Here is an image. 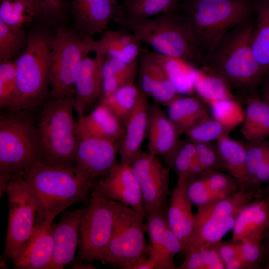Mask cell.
I'll return each instance as SVG.
<instances>
[{"instance_id": "obj_2", "label": "cell", "mask_w": 269, "mask_h": 269, "mask_svg": "<svg viewBox=\"0 0 269 269\" xmlns=\"http://www.w3.org/2000/svg\"><path fill=\"white\" fill-rule=\"evenodd\" d=\"M253 18L254 15L226 33L204 57L202 66L222 77L232 89L250 94L256 92L265 76L252 48Z\"/></svg>"}, {"instance_id": "obj_26", "label": "cell", "mask_w": 269, "mask_h": 269, "mask_svg": "<svg viewBox=\"0 0 269 269\" xmlns=\"http://www.w3.org/2000/svg\"><path fill=\"white\" fill-rule=\"evenodd\" d=\"M240 132L247 142L269 138V104L255 92L249 95Z\"/></svg>"}, {"instance_id": "obj_36", "label": "cell", "mask_w": 269, "mask_h": 269, "mask_svg": "<svg viewBox=\"0 0 269 269\" xmlns=\"http://www.w3.org/2000/svg\"><path fill=\"white\" fill-rule=\"evenodd\" d=\"M196 158V143L187 138L179 139L172 151L163 159L176 173L177 181L188 183L189 172Z\"/></svg>"}, {"instance_id": "obj_3", "label": "cell", "mask_w": 269, "mask_h": 269, "mask_svg": "<svg viewBox=\"0 0 269 269\" xmlns=\"http://www.w3.org/2000/svg\"><path fill=\"white\" fill-rule=\"evenodd\" d=\"M45 27L27 34L25 46L14 60L16 90L9 112L37 110L50 96L54 34Z\"/></svg>"}, {"instance_id": "obj_35", "label": "cell", "mask_w": 269, "mask_h": 269, "mask_svg": "<svg viewBox=\"0 0 269 269\" xmlns=\"http://www.w3.org/2000/svg\"><path fill=\"white\" fill-rule=\"evenodd\" d=\"M142 93L138 86L131 83L101 99L100 102L105 104L125 126Z\"/></svg>"}, {"instance_id": "obj_37", "label": "cell", "mask_w": 269, "mask_h": 269, "mask_svg": "<svg viewBox=\"0 0 269 269\" xmlns=\"http://www.w3.org/2000/svg\"><path fill=\"white\" fill-rule=\"evenodd\" d=\"M0 21L10 26L23 28L35 21L34 9L29 0H1Z\"/></svg>"}, {"instance_id": "obj_52", "label": "cell", "mask_w": 269, "mask_h": 269, "mask_svg": "<svg viewBox=\"0 0 269 269\" xmlns=\"http://www.w3.org/2000/svg\"><path fill=\"white\" fill-rule=\"evenodd\" d=\"M217 243L197 246L199 250L205 269H225V264L217 250Z\"/></svg>"}, {"instance_id": "obj_44", "label": "cell", "mask_w": 269, "mask_h": 269, "mask_svg": "<svg viewBox=\"0 0 269 269\" xmlns=\"http://www.w3.org/2000/svg\"><path fill=\"white\" fill-rule=\"evenodd\" d=\"M204 177L208 187L218 199L226 197L240 190L239 183L228 172H210L204 174Z\"/></svg>"}, {"instance_id": "obj_14", "label": "cell", "mask_w": 269, "mask_h": 269, "mask_svg": "<svg viewBox=\"0 0 269 269\" xmlns=\"http://www.w3.org/2000/svg\"><path fill=\"white\" fill-rule=\"evenodd\" d=\"M96 184L109 198L144 215L142 194L131 164L120 162Z\"/></svg>"}, {"instance_id": "obj_6", "label": "cell", "mask_w": 269, "mask_h": 269, "mask_svg": "<svg viewBox=\"0 0 269 269\" xmlns=\"http://www.w3.org/2000/svg\"><path fill=\"white\" fill-rule=\"evenodd\" d=\"M73 94L58 98L50 96L37 109L36 127L42 162L74 165L78 138L73 116Z\"/></svg>"}, {"instance_id": "obj_15", "label": "cell", "mask_w": 269, "mask_h": 269, "mask_svg": "<svg viewBox=\"0 0 269 269\" xmlns=\"http://www.w3.org/2000/svg\"><path fill=\"white\" fill-rule=\"evenodd\" d=\"M85 209L65 212L58 222H52V260L48 269H62L74 259L79 245L80 227Z\"/></svg>"}, {"instance_id": "obj_22", "label": "cell", "mask_w": 269, "mask_h": 269, "mask_svg": "<svg viewBox=\"0 0 269 269\" xmlns=\"http://www.w3.org/2000/svg\"><path fill=\"white\" fill-rule=\"evenodd\" d=\"M146 134L148 152L163 158L172 151L180 135L167 113L156 102L149 105Z\"/></svg>"}, {"instance_id": "obj_39", "label": "cell", "mask_w": 269, "mask_h": 269, "mask_svg": "<svg viewBox=\"0 0 269 269\" xmlns=\"http://www.w3.org/2000/svg\"><path fill=\"white\" fill-rule=\"evenodd\" d=\"M209 107L211 116L230 132L243 122L245 109L235 98L217 102Z\"/></svg>"}, {"instance_id": "obj_11", "label": "cell", "mask_w": 269, "mask_h": 269, "mask_svg": "<svg viewBox=\"0 0 269 269\" xmlns=\"http://www.w3.org/2000/svg\"><path fill=\"white\" fill-rule=\"evenodd\" d=\"M5 193L9 214L4 255L13 261L32 234L38 214L22 172L11 176Z\"/></svg>"}, {"instance_id": "obj_31", "label": "cell", "mask_w": 269, "mask_h": 269, "mask_svg": "<svg viewBox=\"0 0 269 269\" xmlns=\"http://www.w3.org/2000/svg\"><path fill=\"white\" fill-rule=\"evenodd\" d=\"M259 191L240 189L210 204L198 207L194 214V220L225 218L236 215L244 207L258 197Z\"/></svg>"}, {"instance_id": "obj_43", "label": "cell", "mask_w": 269, "mask_h": 269, "mask_svg": "<svg viewBox=\"0 0 269 269\" xmlns=\"http://www.w3.org/2000/svg\"><path fill=\"white\" fill-rule=\"evenodd\" d=\"M230 132L211 116L203 120L185 134L195 143L214 142L229 135Z\"/></svg>"}, {"instance_id": "obj_30", "label": "cell", "mask_w": 269, "mask_h": 269, "mask_svg": "<svg viewBox=\"0 0 269 269\" xmlns=\"http://www.w3.org/2000/svg\"><path fill=\"white\" fill-rule=\"evenodd\" d=\"M193 83L195 93L208 106L218 101L235 98L228 83L206 67H194Z\"/></svg>"}, {"instance_id": "obj_29", "label": "cell", "mask_w": 269, "mask_h": 269, "mask_svg": "<svg viewBox=\"0 0 269 269\" xmlns=\"http://www.w3.org/2000/svg\"><path fill=\"white\" fill-rule=\"evenodd\" d=\"M216 141L226 171L237 180L240 189L255 190L247 174L245 144L232 139L229 135L221 137Z\"/></svg>"}, {"instance_id": "obj_8", "label": "cell", "mask_w": 269, "mask_h": 269, "mask_svg": "<svg viewBox=\"0 0 269 269\" xmlns=\"http://www.w3.org/2000/svg\"><path fill=\"white\" fill-rule=\"evenodd\" d=\"M92 190L80 224L79 262H102L123 206L106 195L96 183Z\"/></svg>"}, {"instance_id": "obj_40", "label": "cell", "mask_w": 269, "mask_h": 269, "mask_svg": "<svg viewBox=\"0 0 269 269\" xmlns=\"http://www.w3.org/2000/svg\"><path fill=\"white\" fill-rule=\"evenodd\" d=\"M27 37L23 28L10 26L0 21V61L17 58L25 46Z\"/></svg>"}, {"instance_id": "obj_10", "label": "cell", "mask_w": 269, "mask_h": 269, "mask_svg": "<svg viewBox=\"0 0 269 269\" xmlns=\"http://www.w3.org/2000/svg\"><path fill=\"white\" fill-rule=\"evenodd\" d=\"M144 215L123 204L102 263L120 269H131L145 254Z\"/></svg>"}, {"instance_id": "obj_58", "label": "cell", "mask_w": 269, "mask_h": 269, "mask_svg": "<svg viewBox=\"0 0 269 269\" xmlns=\"http://www.w3.org/2000/svg\"><path fill=\"white\" fill-rule=\"evenodd\" d=\"M263 243L266 249V257L264 269H269V228L264 235Z\"/></svg>"}, {"instance_id": "obj_5", "label": "cell", "mask_w": 269, "mask_h": 269, "mask_svg": "<svg viewBox=\"0 0 269 269\" xmlns=\"http://www.w3.org/2000/svg\"><path fill=\"white\" fill-rule=\"evenodd\" d=\"M118 25L131 31L158 54L181 59L195 67L203 65L204 57L178 8L147 19Z\"/></svg>"}, {"instance_id": "obj_18", "label": "cell", "mask_w": 269, "mask_h": 269, "mask_svg": "<svg viewBox=\"0 0 269 269\" xmlns=\"http://www.w3.org/2000/svg\"><path fill=\"white\" fill-rule=\"evenodd\" d=\"M94 57L85 56L82 61L74 85L72 102L78 116L85 115L95 102L101 99L103 55L96 52Z\"/></svg>"}, {"instance_id": "obj_1", "label": "cell", "mask_w": 269, "mask_h": 269, "mask_svg": "<svg viewBox=\"0 0 269 269\" xmlns=\"http://www.w3.org/2000/svg\"><path fill=\"white\" fill-rule=\"evenodd\" d=\"M22 174L38 217L52 221L68 207L85 199L97 182L74 165L38 162Z\"/></svg>"}, {"instance_id": "obj_60", "label": "cell", "mask_w": 269, "mask_h": 269, "mask_svg": "<svg viewBox=\"0 0 269 269\" xmlns=\"http://www.w3.org/2000/svg\"><path fill=\"white\" fill-rule=\"evenodd\" d=\"M258 197L263 199L269 204V182L264 188H261Z\"/></svg>"}, {"instance_id": "obj_38", "label": "cell", "mask_w": 269, "mask_h": 269, "mask_svg": "<svg viewBox=\"0 0 269 269\" xmlns=\"http://www.w3.org/2000/svg\"><path fill=\"white\" fill-rule=\"evenodd\" d=\"M35 12V21L44 26L62 23L70 10V0H29Z\"/></svg>"}, {"instance_id": "obj_45", "label": "cell", "mask_w": 269, "mask_h": 269, "mask_svg": "<svg viewBox=\"0 0 269 269\" xmlns=\"http://www.w3.org/2000/svg\"><path fill=\"white\" fill-rule=\"evenodd\" d=\"M196 158L206 173L226 171L216 143H196Z\"/></svg>"}, {"instance_id": "obj_54", "label": "cell", "mask_w": 269, "mask_h": 269, "mask_svg": "<svg viewBox=\"0 0 269 269\" xmlns=\"http://www.w3.org/2000/svg\"><path fill=\"white\" fill-rule=\"evenodd\" d=\"M217 248L219 254L225 264L240 256L238 243L219 241L217 243Z\"/></svg>"}, {"instance_id": "obj_57", "label": "cell", "mask_w": 269, "mask_h": 269, "mask_svg": "<svg viewBox=\"0 0 269 269\" xmlns=\"http://www.w3.org/2000/svg\"><path fill=\"white\" fill-rule=\"evenodd\" d=\"M262 84H263L259 95L269 104V71L266 74Z\"/></svg>"}, {"instance_id": "obj_56", "label": "cell", "mask_w": 269, "mask_h": 269, "mask_svg": "<svg viewBox=\"0 0 269 269\" xmlns=\"http://www.w3.org/2000/svg\"><path fill=\"white\" fill-rule=\"evenodd\" d=\"M225 269H249L240 256L235 258L225 264Z\"/></svg>"}, {"instance_id": "obj_49", "label": "cell", "mask_w": 269, "mask_h": 269, "mask_svg": "<svg viewBox=\"0 0 269 269\" xmlns=\"http://www.w3.org/2000/svg\"><path fill=\"white\" fill-rule=\"evenodd\" d=\"M181 252V242L168 226L158 251L151 255L145 254L164 262L176 269H177V267L174 264V258L177 254Z\"/></svg>"}, {"instance_id": "obj_32", "label": "cell", "mask_w": 269, "mask_h": 269, "mask_svg": "<svg viewBox=\"0 0 269 269\" xmlns=\"http://www.w3.org/2000/svg\"><path fill=\"white\" fill-rule=\"evenodd\" d=\"M255 15L252 48L266 75L269 71V0H258Z\"/></svg>"}, {"instance_id": "obj_23", "label": "cell", "mask_w": 269, "mask_h": 269, "mask_svg": "<svg viewBox=\"0 0 269 269\" xmlns=\"http://www.w3.org/2000/svg\"><path fill=\"white\" fill-rule=\"evenodd\" d=\"M149 105L148 97L142 92L125 124L124 135L118 141L121 162L131 164L141 151L146 134Z\"/></svg>"}, {"instance_id": "obj_51", "label": "cell", "mask_w": 269, "mask_h": 269, "mask_svg": "<svg viewBox=\"0 0 269 269\" xmlns=\"http://www.w3.org/2000/svg\"><path fill=\"white\" fill-rule=\"evenodd\" d=\"M138 60L128 63L115 58L105 57L101 69L103 80L130 70L138 66Z\"/></svg>"}, {"instance_id": "obj_7", "label": "cell", "mask_w": 269, "mask_h": 269, "mask_svg": "<svg viewBox=\"0 0 269 269\" xmlns=\"http://www.w3.org/2000/svg\"><path fill=\"white\" fill-rule=\"evenodd\" d=\"M42 162L33 111L9 112L0 120V174L11 176Z\"/></svg>"}, {"instance_id": "obj_9", "label": "cell", "mask_w": 269, "mask_h": 269, "mask_svg": "<svg viewBox=\"0 0 269 269\" xmlns=\"http://www.w3.org/2000/svg\"><path fill=\"white\" fill-rule=\"evenodd\" d=\"M54 27L50 97L58 98L74 93V83L82 61L85 56L95 51L97 41L63 23Z\"/></svg>"}, {"instance_id": "obj_16", "label": "cell", "mask_w": 269, "mask_h": 269, "mask_svg": "<svg viewBox=\"0 0 269 269\" xmlns=\"http://www.w3.org/2000/svg\"><path fill=\"white\" fill-rule=\"evenodd\" d=\"M118 0H70L75 28L93 37L104 32L119 8Z\"/></svg>"}, {"instance_id": "obj_59", "label": "cell", "mask_w": 269, "mask_h": 269, "mask_svg": "<svg viewBox=\"0 0 269 269\" xmlns=\"http://www.w3.org/2000/svg\"><path fill=\"white\" fill-rule=\"evenodd\" d=\"M83 262H74L72 265V269H96L95 266L93 265V263Z\"/></svg>"}, {"instance_id": "obj_28", "label": "cell", "mask_w": 269, "mask_h": 269, "mask_svg": "<svg viewBox=\"0 0 269 269\" xmlns=\"http://www.w3.org/2000/svg\"><path fill=\"white\" fill-rule=\"evenodd\" d=\"M179 0H122L113 19L117 24L147 19L177 9Z\"/></svg>"}, {"instance_id": "obj_12", "label": "cell", "mask_w": 269, "mask_h": 269, "mask_svg": "<svg viewBox=\"0 0 269 269\" xmlns=\"http://www.w3.org/2000/svg\"><path fill=\"white\" fill-rule=\"evenodd\" d=\"M131 167L140 187L144 216L167 210L170 168L164 166L157 156L142 151L134 160Z\"/></svg>"}, {"instance_id": "obj_25", "label": "cell", "mask_w": 269, "mask_h": 269, "mask_svg": "<svg viewBox=\"0 0 269 269\" xmlns=\"http://www.w3.org/2000/svg\"><path fill=\"white\" fill-rule=\"evenodd\" d=\"M102 34L97 40L95 52H100L104 57L115 58L128 63L138 60L140 42L131 31L120 27L115 31L106 30Z\"/></svg>"}, {"instance_id": "obj_42", "label": "cell", "mask_w": 269, "mask_h": 269, "mask_svg": "<svg viewBox=\"0 0 269 269\" xmlns=\"http://www.w3.org/2000/svg\"><path fill=\"white\" fill-rule=\"evenodd\" d=\"M167 210L152 213L145 217V232L147 233L149 243L145 253L148 255L156 253L159 249L166 230L168 227Z\"/></svg>"}, {"instance_id": "obj_27", "label": "cell", "mask_w": 269, "mask_h": 269, "mask_svg": "<svg viewBox=\"0 0 269 269\" xmlns=\"http://www.w3.org/2000/svg\"><path fill=\"white\" fill-rule=\"evenodd\" d=\"M167 107V114L180 135L211 116L207 105L197 96L180 95Z\"/></svg>"}, {"instance_id": "obj_20", "label": "cell", "mask_w": 269, "mask_h": 269, "mask_svg": "<svg viewBox=\"0 0 269 269\" xmlns=\"http://www.w3.org/2000/svg\"><path fill=\"white\" fill-rule=\"evenodd\" d=\"M188 183L177 181L172 189L166 215L169 228L180 240L182 246L181 253L186 255L191 247L194 214L193 204L186 192Z\"/></svg>"}, {"instance_id": "obj_24", "label": "cell", "mask_w": 269, "mask_h": 269, "mask_svg": "<svg viewBox=\"0 0 269 269\" xmlns=\"http://www.w3.org/2000/svg\"><path fill=\"white\" fill-rule=\"evenodd\" d=\"M269 228V204L257 197L244 207L237 215L232 241L238 243L244 240L263 241Z\"/></svg>"}, {"instance_id": "obj_17", "label": "cell", "mask_w": 269, "mask_h": 269, "mask_svg": "<svg viewBox=\"0 0 269 269\" xmlns=\"http://www.w3.org/2000/svg\"><path fill=\"white\" fill-rule=\"evenodd\" d=\"M52 222L37 217L32 234L12 261L15 269H48L53 253Z\"/></svg>"}, {"instance_id": "obj_13", "label": "cell", "mask_w": 269, "mask_h": 269, "mask_svg": "<svg viewBox=\"0 0 269 269\" xmlns=\"http://www.w3.org/2000/svg\"><path fill=\"white\" fill-rule=\"evenodd\" d=\"M118 142L87 137L78 139L74 165L97 182L107 176L118 163Z\"/></svg>"}, {"instance_id": "obj_4", "label": "cell", "mask_w": 269, "mask_h": 269, "mask_svg": "<svg viewBox=\"0 0 269 269\" xmlns=\"http://www.w3.org/2000/svg\"><path fill=\"white\" fill-rule=\"evenodd\" d=\"M258 0H183L178 9L204 57L231 28L255 14Z\"/></svg>"}, {"instance_id": "obj_34", "label": "cell", "mask_w": 269, "mask_h": 269, "mask_svg": "<svg viewBox=\"0 0 269 269\" xmlns=\"http://www.w3.org/2000/svg\"><path fill=\"white\" fill-rule=\"evenodd\" d=\"M237 215L194 220L191 239V246H199L221 241L233 229Z\"/></svg>"}, {"instance_id": "obj_41", "label": "cell", "mask_w": 269, "mask_h": 269, "mask_svg": "<svg viewBox=\"0 0 269 269\" xmlns=\"http://www.w3.org/2000/svg\"><path fill=\"white\" fill-rule=\"evenodd\" d=\"M16 90L15 60L0 61V108L8 111L13 102Z\"/></svg>"}, {"instance_id": "obj_47", "label": "cell", "mask_w": 269, "mask_h": 269, "mask_svg": "<svg viewBox=\"0 0 269 269\" xmlns=\"http://www.w3.org/2000/svg\"><path fill=\"white\" fill-rule=\"evenodd\" d=\"M246 168L252 188L253 181L258 169L269 152V139L245 144ZM259 191V190H257Z\"/></svg>"}, {"instance_id": "obj_55", "label": "cell", "mask_w": 269, "mask_h": 269, "mask_svg": "<svg viewBox=\"0 0 269 269\" xmlns=\"http://www.w3.org/2000/svg\"><path fill=\"white\" fill-rule=\"evenodd\" d=\"M269 182V152L259 166L253 181V186L257 190L261 189V186Z\"/></svg>"}, {"instance_id": "obj_46", "label": "cell", "mask_w": 269, "mask_h": 269, "mask_svg": "<svg viewBox=\"0 0 269 269\" xmlns=\"http://www.w3.org/2000/svg\"><path fill=\"white\" fill-rule=\"evenodd\" d=\"M239 255L249 269H263L266 249L263 241L244 240L238 242Z\"/></svg>"}, {"instance_id": "obj_50", "label": "cell", "mask_w": 269, "mask_h": 269, "mask_svg": "<svg viewBox=\"0 0 269 269\" xmlns=\"http://www.w3.org/2000/svg\"><path fill=\"white\" fill-rule=\"evenodd\" d=\"M138 66L126 72L104 79L102 82L101 99L110 95L127 84L133 83L138 74Z\"/></svg>"}, {"instance_id": "obj_53", "label": "cell", "mask_w": 269, "mask_h": 269, "mask_svg": "<svg viewBox=\"0 0 269 269\" xmlns=\"http://www.w3.org/2000/svg\"><path fill=\"white\" fill-rule=\"evenodd\" d=\"M131 269H174L171 266L145 253L132 266Z\"/></svg>"}, {"instance_id": "obj_48", "label": "cell", "mask_w": 269, "mask_h": 269, "mask_svg": "<svg viewBox=\"0 0 269 269\" xmlns=\"http://www.w3.org/2000/svg\"><path fill=\"white\" fill-rule=\"evenodd\" d=\"M186 192L193 205L197 207L207 205L219 199L208 187L204 175L189 181L186 186Z\"/></svg>"}, {"instance_id": "obj_19", "label": "cell", "mask_w": 269, "mask_h": 269, "mask_svg": "<svg viewBox=\"0 0 269 269\" xmlns=\"http://www.w3.org/2000/svg\"><path fill=\"white\" fill-rule=\"evenodd\" d=\"M138 62V87L147 97L167 107L180 95L150 52L141 50Z\"/></svg>"}, {"instance_id": "obj_21", "label": "cell", "mask_w": 269, "mask_h": 269, "mask_svg": "<svg viewBox=\"0 0 269 269\" xmlns=\"http://www.w3.org/2000/svg\"><path fill=\"white\" fill-rule=\"evenodd\" d=\"M78 139L92 137L119 141L125 127L109 108L100 102L87 115L78 116L76 124Z\"/></svg>"}, {"instance_id": "obj_33", "label": "cell", "mask_w": 269, "mask_h": 269, "mask_svg": "<svg viewBox=\"0 0 269 269\" xmlns=\"http://www.w3.org/2000/svg\"><path fill=\"white\" fill-rule=\"evenodd\" d=\"M150 53L180 95H193L195 93L193 83L195 66L179 58L162 55L154 51Z\"/></svg>"}]
</instances>
